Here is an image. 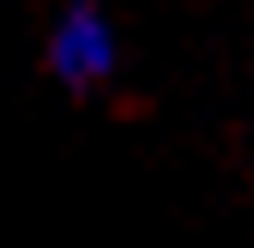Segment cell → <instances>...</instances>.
<instances>
[{
    "instance_id": "cell-1",
    "label": "cell",
    "mask_w": 254,
    "mask_h": 248,
    "mask_svg": "<svg viewBox=\"0 0 254 248\" xmlns=\"http://www.w3.org/2000/svg\"><path fill=\"white\" fill-rule=\"evenodd\" d=\"M49 67L67 91H97L115 73V30L97 6H67L49 30Z\"/></svg>"
}]
</instances>
